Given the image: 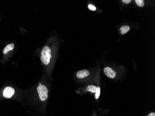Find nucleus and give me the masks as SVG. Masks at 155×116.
<instances>
[{"mask_svg":"<svg viewBox=\"0 0 155 116\" xmlns=\"http://www.w3.org/2000/svg\"><path fill=\"white\" fill-rule=\"evenodd\" d=\"M53 47L48 44L43 47L41 53V60L46 66H48L51 63L53 55Z\"/></svg>","mask_w":155,"mask_h":116,"instance_id":"obj_1","label":"nucleus"},{"mask_svg":"<svg viewBox=\"0 0 155 116\" xmlns=\"http://www.w3.org/2000/svg\"><path fill=\"white\" fill-rule=\"evenodd\" d=\"M37 92L38 93L39 98L41 101L45 102L48 98V89L47 86L40 83L37 87Z\"/></svg>","mask_w":155,"mask_h":116,"instance_id":"obj_2","label":"nucleus"},{"mask_svg":"<svg viewBox=\"0 0 155 116\" xmlns=\"http://www.w3.org/2000/svg\"><path fill=\"white\" fill-rule=\"evenodd\" d=\"M15 89L13 87L7 86L3 90V95L4 98L10 99L15 94Z\"/></svg>","mask_w":155,"mask_h":116,"instance_id":"obj_3","label":"nucleus"},{"mask_svg":"<svg viewBox=\"0 0 155 116\" xmlns=\"http://www.w3.org/2000/svg\"><path fill=\"white\" fill-rule=\"evenodd\" d=\"M105 75L110 78H114L116 76V72L110 67H105L104 69Z\"/></svg>","mask_w":155,"mask_h":116,"instance_id":"obj_4","label":"nucleus"},{"mask_svg":"<svg viewBox=\"0 0 155 116\" xmlns=\"http://www.w3.org/2000/svg\"><path fill=\"white\" fill-rule=\"evenodd\" d=\"M90 72L88 70L86 69L78 71L76 74V77L77 78L82 79L87 77L89 75Z\"/></svg>","mask_w":155,"mask_h":116,"instance_id":"obj_5","label":"nucleus"},{"mask_svg":"<svg viewBox=\"0 0 155 116\" xmlns=\"http://www.w3.org/2000/svg\"><path fill=\"white\" fill-rule=\"evenodd\" d=\"M15 45L14 43H10L7 46H6V47L3 49V53L4 54H7L8 52L12 51L15 48Z\"/></svg>","mask_w":155,"mask_h":116,"instance_id":"obj_6","label":"nucleus"},{"mask_svg":"<svg viewBox=\"0 0 155 116\" xmlns=\"http://www.w3.org/2000/svg\"><path fill=\"white\" fill-rule=\"evenodd\" d=\"M120 30L121 35H125L130 30V26L128 25H123L121 27Z\"/></svg>","mask_w":155,"mask_h":116,"instance_id":"obj_7","label":"nucleus"},{"mask_svg":"<svg viewBox=\"0 0 155 116\" xmlns=\"http://www.w3.org/2000/svg\"><path fill=\"white\" fill-rule=\"evenodd\" d=\"M97 90H98V87L93 85H90L86 87V91H87L88 92H90L92 93H96Z\"/></svg>","mask_w":155,"mask_h":116,"instance_id":"obj_8","label":"nucleus"},{"mask_svg":"<svg viewBox=\"0 0 155 116\" xmlns=\"http://www.w3.org/2000/svg\"><path fill=\"white\" fill-rule=\"evenodd\" d=\"M135 2L137 4V5L141 8L143 7L145 5L144 1L143 0H136Z\"/></svg>","mask_w":155,"mask_h":116,"instance_id":"obj_9","label":"nucleus"},{"mask_svg":"<svg viewBox=\"0 0 155 116\" xmlns=\"http://www.w3.org/2000/svg\"><path fill=\"white\" fill-rule=\"evenodd\" d=\"M100 87H98V90L97 91L96 94L95 95V98L96 99H99L100 96Z\"/></svg>","mask_w":155,"mask_h":116,"instance_id":"obj_10","label":"nucleus"},{"mask_svg":"<svg viewBox=\"0 0 155 116\" xmlns=\"http://www.w3.org/2000/svg\"><path fill=\"white\" fill-rule=\"evenodd\" d=\"M88 9L91 11H96V7L95 6H94L92 4H89L88 6Z\"/></svg>","mask_w":155,"mask_h":116,"instance_id":"obj_11","label":"nucleus"},{"mask_svg":"<svg viewBox=\"0 0 155 116\" xmlns=\"http://www.w3.org/2000/svg\"><path fill=\"white\" fill-rule=\"evenodd\" d=\"M122 2L123 3H125L126 4H128L131 3L132 1L131 0H123L122 1Z\"/></svg>","mask_w":155,"mask_h":116,"instance_id":"obj_12","label":"nucleus"},{"mask_svg":"<svg viewBox=\"0 0 155 116\" xmlns=\"http://www.w3.org/2000/svg\"><path fill=\"white\" fill-rule=\"evenodd\" d=\"M148 116H155V113L154 112H151L149 114Z\"/></svg>","mask_w":155,"mask_h":116,"instance_id":"obj_13","label":"nucleus"}]
</instances>
